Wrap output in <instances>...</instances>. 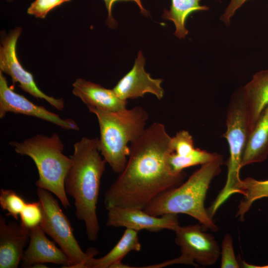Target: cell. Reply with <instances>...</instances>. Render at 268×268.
<instances>
[{
	"label": "cell",
	"mask_w": 268,
	"mask_h": 268,
	"mask_svg": "<svg viewBox=\"0 0 268 268\" xmlns=\"http://www.w3.org/2000/svg\"><path fill=\"white\" fill-rule=\"evenodd\" d=\"M171 138L164 125L155 122L130 143L124 170L105 193L107 210L113 207L143 209L157 196L183 182L186 173L174 174L168 164Z\"/></svg>",
	"instance_id": "6da1fadb"
},
{
	"label": "cell",
	"mask_w": 268,
	"mask_h": 268,
	"mask_svg": "<svg viewBox=\"0 0 268 268\" xmlns=\"http://www.w3.org/2000/svg\"><path fill=\"white\" fill-rule=\"evenodd\" d=\"M99 138L82 137L73 145L72 163L65 179L66 193L74 200L75 215L84 222L89 240L95 241L100 229L96 213L101 179L106 162L99 149Z\"/></svg>",
	"instance_id": "7a4b0ae2"
},
{
	"label": "cell",
	"mask_w": 268,
	"mask_h": 268,
	"mask_svg": "<svg viewBox=\"0 0 268 268\" xmlns=\"http://www.w3.org/2000/svg\"><path fill=\"white\" fill-rule=\"evenodd\" d=\"M223 157L220 154L214 160L202 165L179 186L160 194L143 210L154 216L182 213L197 219L203 228L212 231L218 227L204 206L207 190L213 179L221 172Z\"/></svg>",
	"instance_id": "3957f363"
},
{
	"label": "cell",
	"mask_w": 268,
	"mask_h": 268,
	"mask_svg": "<svg viewBox=\"0 0 268 268\" xmlns=\"http://www.w3.org/2000/svg\"><path fill=\"white\" fill-rule=\"evenodd\" d=\"M97 117L100 128L99 149L112 170L120 174L130 154V143L145 130L148 115L141 106L116 112L88 108Z\"/></svg>",
	"instance_id": "277c9868"
},
{
	"label": "cell",
	"mask_w": 268,
	"mask_h": 268,
	"mask_svg": "<svg viewBox=\"0 0 268 268\" xmlns=\"http://www.w3.org/2000/svg\"><path fill=\"white\" fill-rule=\"evenodd\" d=\"M15 151L30 157L34 162L39 178L38 188L47 190L55 195L65 208L70 206L65 188V179L72 163L70 157L63 153L64 144L59 134L51 136L41 134L22 142L11 141Z\"/></svg>",
	"instance_id": "5b68a950"
},
{
	"label": "cell",
	"mask_w": 268,
	"mask_h": 268,
	"mask_svg": "<svg viewBox=\"0 0 268 268\" xmlns=\"http://www.w3.org/2000/svg\"><path fill=\"white\" fill-rule=\"evenodd\" d=\"M226 126L222 136L227 140L229 150L227 179L225 186L208 208L212 215L232 195L237 194L242 157L250 134L246 105L238 89L232 95L227 107Z\"/></svg>",
	"instance_id": "8992f818"
},
{
	"label": "cell",
	"mask_w": 268,
	"mask_h": 268,
	"mask_svg": "<svg viewBox=\"0 0 268 268\" xmlns=\"http://www.w3.org/2000/svg\"><path fill=\"white\" fill-rule=\"evenodd\" d=\"M52 194L47 190L37 189V194L43 211L40 226L68 256L72 263L70 268H83L85 263L94 257L98 251L94 248L86 253L82 251L68 219Z\"/></svg>",
	"instance_id": "52a82bcc"
},
{
	"label": "cell",
	"mask_w": 268,
	"mask_h": 268,
	"mask_svg": "<svg viewBox=\"0 0 268 268\" xmlns=\"http://www.w3.org/2000/svg\"><path fill=\"white\" fill-rule=\"evenodd\" d=\"M22 28L16 27L3 39L0 47V71L9 75L14 84L37 99H44L51 106L62 111L65 107L63 98H55L43 92L36 85L32 74L20 64L16 56V45Z\"/></svg>",
	"instance_id": "ba28073f"
},
{
	"label": "cell",
	"mask_w": 268,
	"mask_h": 268,
	"mask_svg": "<svg viewBox=\"0 0 268 268\" xmlns=\"http://www.w3.org/2000/svg\"><path fill=\"white\" fill-rule=\"evenodd\" d=\"M203 228L198 224L179 226L174 231L175 240L181 255L196 266H210L219 258L220 248L214 237Z\"/></svg>",
	"instance_id": "9c48e42d"
},
{
	"label": "cell",
	"mask_w": 268,
	"mask_h": 268,
	"mask_svg": "<svg viewBox=\"0 0 268 268\" xmlns=\"http://www.w3.org/2000/svg\"><path fill=\"white\" fill-rule=\"evenodd\" d=\"M8 112L36 117L56 125L68 130H79L73 120L63 119L42 106L37 105L23 95L15 92L8 85L6 79L0 71V118H3Z\"/></svg>",
	"instance_id": "30bf717a"
},
{
	"label": "cell",
	"mask_w": 268,
	"mask_h": 268,
	"mask_svg": "<svg viewBox=\"0 0 268 268\" xmlns=\"http://www.w3.org/2000/svg\"><path fill=\"white\" fill-rule=\"evenodd\" d=\"M107 210L106 225L108 227H124L137 232L142 230L157 232L164 229L175 231L180 226L176 214L157 216L143 209L124 207H113Z\"/></svg>",
	"instance_id": "8fae6325"
},
{
	"label": "cell",
	"mask_w": 268,
	"mask_h": 268,
	"mask_svg": "<svg viewBox=\"0 0 268 268\" xmlns=\"http://www.w3.org/2000/svg\"><path fill=\"white\" fill-rule=\"evenodd\" d=\"M145 59L139 51L132 68L117 83L113 90L121 99L127 100L143 97L151 93L161 100L164 95L163 79H154L144 70Z\"/></svg>",
	"instance_id": "7c38bea8"
},
{
	"label": "cell",
	"mask_w": 268,
	"mask_h": 268,
	"mask_svg": "<svg viewBox=\"0 0 268 268\" xmlns=\"http://www.w3.org/2000/svg\"><path fill=\"white\" fill-rule=\"evenodd\" d=\"M30 230L0 215V268H17L30 240Z\"/></svg>",
	"instance_id": "4fadbf2b"
},
{
	"label": "cell",
	"mask_w": 268,
	"mask_h": 268,
	"mask_svg": "<svg viewBox=\"0 0 268 268\" xmlns=\"http://www.w3.org/2000/svg\"><path fill=\"white\" fill-rule=\"evenodd\" d=\"M40 225L30 229L29 245L21 262L22 268H31L37 263H53L70 268L72 263L68 256L45 235Z\"/></svg>",
	"instance_id": "5bb4252c"
},
{
	"label": "cell",
	"mask_w": 268,
	"mask_h": 268,
	"mask_svg": "<svg viewBox=\"0 0 268 268\" xmlns=\"http://www.w3.org/2000/svg\"><path fill=\"white\" fill-rule=\"evenodd\" d=\"M72 93L88 108L116 112L127 108L128 101L120 98L113 89L83 78H77L72 84Z\"/></svg>",
	"instance_id": "9a60e30c"
},
{
	"label": "cell",
	"mask_w": 268,
	"mask_h": 268,
	"mask_svg": "<svg viewBox=\"0 0 268 268\" xmlns=\"http://www.w3.org/2000/svg\"><path fill=\"white\" fill-rule=\"evenodd\" d=\"M238 90L246 105L251 133L268 106V69L256 72L249 82Z\"/></svg>",
	"instance_id": "2e32d148"
},
{
	"label": "cell",
	"mask_w": 268,
	"mask_h": 268,
	"mask_svg": "<svg viewBox=\"0 0 268 268\" xmlns=\"http://www.w3.org/2000/svg\"><path fill=\"white\" fill-rule=\"evenodd\" d=\"M140 249L138 232L126 228L120 240L108 254L100 258H89L83 268H116L129 253Z\"/></svg>",
	"instance_id": "e0dca14e"
},
{
	"label": "cell",
	"mask_w": 268,
	"mask_h": 268,
	"mask_svg": "<svg viewBox=\"0 0 268 268\" xmlns=\"http://www.w3.org/2000/svg\"><path fill=\"white\" fill-rule=\"evenodd\" d=\"M268 156V106L250 133L241 162L242 168L264 161Z\"/></svg>",
	"instance_id": "ac0fdd59"
},
{
	"label": "cell",
	"mask_w": 268,
	"mask_h": 268,
	"mask_svg": "<svg viewBox=\"0 0 268 268\" xmlns=\"http://www.w3.org/2000/svg\"><path fill=\"white\" fill-rule=\"evenodd\" d=\"M200 0H171L169 9L163 10L162 18L174 23L175 26L174 35L179 39L185 38L188 34L189 31L186 27V22L192 13L209 10L208 6L200 4Z\"/></svg>",
	"instance_id": "d6986e66"
},
{
	"label": "cell",
	"mask_w": 268,
	"mask_h": 268,
	"mask_svg": "<svg viewBox=\"0 0 268 268\" xmlns=\"http://www.w3.org/2000/svg\"><path fill=\"white\" fill-rule=\"evenodd\" d=\"M237 193L243 195L238 205L236 216L242 221L244 216L257 200L268 198V180H258L252 177L241 179L237 187Z\"/></svg>",
	"instance_id": "ffe728a7"
},
{
	"label": "cell",
	"mask_w": 268,
	"mask_h": 268,
	"mask_svg": "<svg viewBox=\"0 0 268 268\" xmlns=\"http://www.w3.org/2000/svg\"><path fill=\"white\" fill-rule=\"evenodd\" d=\"M219 154L211 153L204 150L195 148L190 154L180 156L171 152L168 157V164L171 173L179 174L185 168L203 165L216 159Z\"/></svg>",
	"instance_id": "44dd1931"
},
{
	"label": "cell",
	"mask_w": 268,
	"mask_h": 268,
	"mask_svg": "<svg viewBox=\"0 0 268 268\" xmlns=\"http://www.w3.org/2000/svg\"><path fill=\"white\" fill-rule=\"evenodd\" d=\"M26 202L22 197L12 190L1 189L0 193V205L6 215L18 220Z\"/></svg>",
	"instance_id": "7402d4cb"
},
{
	"label": "cell",
	"mask_w": 268,
	"mask_h": 268,
	"mask_svg": "<svg viewBox=\"0 0 268 268\" xmlns=\"http://www.w3.org/2000/svg\"><path fill=\"white\" fill-rule=\"evenodd\" d=\"M19 217L20 223L29 230L40 225L43 211L40 201L26 202Z\"/></svg>",
	"instance_id": "603a6c76"
},
{
	"label": "cell",
	"mask_w": 268,
	"mask_h": 268,
	"mask_svg": "<svg viewBox=\"0 0 268 268\" xmlns=\"http://www.w3.org/2000/svg\"><path fill=\"white\" fill-rule=\"evenodd\" d=\"M170 147L172 152L180 156L189 155L196 148L192 136L185 130L180 131L171 137Z\"/></svg>",
	"instance_id": "cb8c5ba5"
},
{
	"label": "cell",
	"mask_w": 268,
	"mask_h": 268,
	"mask_svg": "<svg viewBox=\"0 0 268 268\" xmlns=\"http://www.w3.org/2000/svg\"><path fill=\"white\" fill-rule=\"evenodd\" d=\"M233 239L230 234H226L222 240L220 249L221 268H238L239 265L235 257Z\"/></svg>",
	"instance_id": "d4e9b609"
},
{
	"label": "cell",
	"mask_w": 268,
	"mask_h": 268,
	"mask_svg": "<svg viewBox=\"0 0 268 268\" xmlns=\"http://www.w3.org/2000/svg\"><path fill=\"white\" fill-rule=\"evenodd\" d=\"M71 0H35L27 9V13L37 18H44L54 8Z\"/></svg>",
	"instance_id": "484cf974"
},
{
	"label": "cell",
	"mask_w": 268,
	"mask_h": 268,
	"mask_svg": "<svg viewBox=\"0 0 268 268\" xmlns=\"http://www.w3.org/2000/svg\"><path fill=\"white\" fill-rule=\"evenodd\" d=\"M105 6L106 7V8L108 11V18L106 20V24L112 28H114L117 27L118 25V23L116 21V20L114 18L112 13V7L114 4L120 1H132L134 2H135L138 7H139L140 9L141 10V12L144 14V15H147L148 12L145 9L142 4L140 0H103Z\"/></svg>",
	"instance_id": "4316f807"
},
{
	"label": "cell",
	"mask_w": 268,
	"mask_h": 268,
	"mask_svg": "<svg viewBox=\"0 0 268 268\" xmlns=\"http://www.w3.org/2000/svg\"><path fill=\"white\" fill-rule=\"evenodd\" d=\"M248 0H230L229 4L220 16V20L226 25L230 23L236 11Z\"/></svg>",
	"instance_id": "83f0119b"
},
{
	"label": "cell",
	"mask_w": 268,
	"mask_h": 268,
	"mask_svg": "<svg viewBox=\"0 0 268 268\" xmlns=\"http://www.w3.org/2000/svg\"><path fill=\"white\" fill-rule=\"evenodd\" d=\"M242 266L244 268H268V265L263 266H255V265L249 264L244 261H242Z\"/></svg>",
	"instance_id": "f1b7e54d"
},
{
	"label": "cell",
	"mask_w": 268,
	"mask_h": 268,
	"mask_svg": "<svg viewBox=\"0 0 268 268\" xmlns=\"http://www.w3.org/2000/svg\"><path fill=\"white\" fill-rule=\"evenodd\" d=\"M31 268H47L43 263H37L34 264Z\"/></svg>",
	"instance_id": "f546056e"
},
{
	"label": "cell",
	"mask_w": 268,
	"mask_h": 268,
	"mask_svg": "<svg viewBox=\"0 0 268 268\" xmlns=\"http://www.w3.org/2000/svg\"><path fill=\"white\" fill-rule=\"evenodd\" d=\"M7 0V1H8V2H10V1H11L13 0Z\"/></svg>",
	"instance_id": "4dcf8cb0"
}]
</instances>
